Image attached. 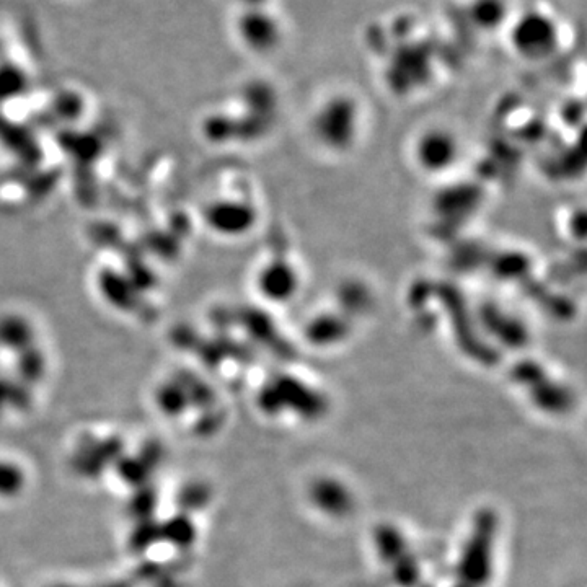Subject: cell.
Returning <instances> with one entry per match:
<instances>
[{
  "label": "cell",
  "instance_id": "6da1fadb",
  "mask_svg": "<svg viewBox=\"0 0 587 587\" xmlns=\"http://www.w3.org/2000/svg\"><path fill=\"white\" fill-rule=\"evenodd\" d=\"M509 43L521 58L542 61L557 53L561 27L557 18L545 10H524L512 17L508 25Z\"/></svg>",
  "mask_w": 587,
  "mask_h": 587
},
{
  "label": "cell",
  "instance_id": "7a4b0ae2",
  "mask_svg": "<svg viewBox=\"0 0 587 587\" xmlns=\"http://www.w3.org/2000/svg\"><path fill=\"white\" fill-rule=\"evenodd\" d=\"M468 17L472 20L473 27L491 33L508 28L512 14L506 0H470Z\"/></svg>",
  "mask_w": 587,
  "mask_h": 587
},
{
  "label": "cell",
  "instance_id": "3957f363",
  "mask_svg": "<svg viewBox=\"0 0 587 587\" xmlns=\"http://www.w3.org/2000/svg\"><path fill=\"white\" fill-rule=\"evenodd\" d=\"M243 35L250 41V45L258 49H270L281 40V27L276 18L261 12L248 15L243 23Z\"/></svg>",
  "mask_w": 587,
  "mask_h": 587
}]
</instances>
